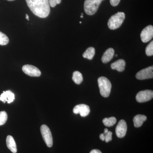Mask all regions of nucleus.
<instances>
[{"label":"nucleus","mask_w":153,"mask_h":153,"mask_svg":"<svg viewBox=\"0 0 153 153\" xmlns=\"http://www.w3.org/2000/svg\"><path fill=\"white\" fill-rule=\"evenodd\" d=\"M120 0H110V2L113 7H116L119 4Z\"/></svg>","instance_id":"obj_25"},{"label":"nucleus","mask_w":153,"mask_h":153,"mask_svg":"<svg viewBox=\"0 0 153 153\" xmlns=\"http://www.w3.org/2000/svg\"><path fill=\"white\" fill-rule=\"evenodd\" d=\"M23 72L31 76H41V71L36 66L33 65H25L22 67Z\"/></svg>","instance_id":"obj_9"},{"label":"nucleus","mask_w":153,"mask_h":153,"mask_svg":"<svg viewBox=\"0 0 153 153\" xmlns=\"http://www.w3.org/2000/svg\"><path fill=\"white\" fill-rule=\"evenodd\" d=\"M136 77L137 79L140 80L152 78L153 77V66H149L140 70L137 73Z\"/></svg>","instance_id":"obj_7"},{"label":"nucleus","mask_w":153,"mask_h":153,"mask_svg":"<svg viewBox=\"0 0 153 153\" xmlns=\"http://www.w3.org/2000/svg\"><path fill=\"white\" fill-rule=\"evenodd\" d=\"M49 5L52 7H54L58 4L61 3V0H48Z\"/></svg>","instance_id":"obj_24"},{"label":"nucleus","mask_w":153,"mask_h":153,"mask_svg":"<svg viewBox=\"0 0 153 153\" xmlns=\"http://www.w3.org/2000/svg\"><path fill=\"white\" fill-rule=\"evenodd\" d=\"M79 23H80V24H81V23H82V22H79Z\"/></svg>","instance_id":"obj_34"},{"label":"nucleus","mask_w":153,"mask_h":153,"mask_svg":"<svg viewBox=\"0 0 153 153\" xmlns=\"http://www.w3.org/2000/svg\"><path fill=\"white\" fill-rule=\"evenodd\" d=\"M90 153H102L98 149H94L92 150L91 152H90Z\"/></svg>","instance_id":"obj_26"},{"label":"nucleus","mask_w":153,"mask_h":153,"mask_svg":"<svg viewBox=\"0 0 153 153\" xmlns=\"http://www.w3.org/2000/svg\"><path fill=\"white\" fill-rule=\"evenodd\" d=\"M41 131L43 139L47 146L52 147L53 146V138L49 128L46 125H43L41 127Z\"/></svg>","instance_id":"obj_5"},{"label":"nucleus","mask_w":153,"mask_h":153,"mask_svg":"<svg viewBox=\"0 0 153 153\" xmlns=\"http://www.w3.org/2000/svg\"><path fill=\"white\" fill-rule=\"evenodd\" d=\"M103 1L104 0H85L84 9L85 13L89 16L94 15Z\"/></svg>","instance_id":"obj_4"},{"label":"nucleus","mask_w":153,"mask_h":153,"mask_svg":"<svg viewBox=\"0 0 153 153\" xmlns=\"http://www.w3.org/2000/svg\"><path fill=\"white\" fill-rule=\"evenodd\" d=\"M95 53V49L93 47H88L85 52L82 54V57L91 60L93 59Z\"/></svg>","instance_id":"obj_17"},{"label":"nucleus","mask_w":153,"mask_h":153,"mask_svg":"<svg viewBox=\"0 0 153 153\" xmlns=\"http://www.w3.org/2000/svg\"><path fill=\"white\" fill-rule=\"evenodd\" d=\"M140 37L143 43H147L152 40L153 37V26L149 25L146 27L142 31Z\"/></svg>","instance_id":"obj_8"},{"label":"nucleus","mask_w":153,"mask_h":153,"mask_svg":"<svg viewBox=\"0 0 153 153\" xmlns=\"http://www.w3.org/2000/svg\"><path fill=\"white\" fill-rule=\"evenodd\" d=\"M9 42V39L5 34L0 32V45H7Z\"/></svg>","instance_id":"obj_20"},{"label":"nucleus","mask_w":153,"mask_h":153,"mask_svg":"<svg viewBox=\"0 0 153 153\" xmlns=\"http://www.w3.org/2000/svg\"><path fill=\"white\" fill-rule=\"evenodd\" d=\"M125 19V14L123 12H118L116 14L111 17L108 26L110 30L117 29L121 26Z\"/></svg>","instance_id":"obj_2"},{"label":"nucleus","mask_w":153,"mask_h":153,"mask_svg":"<svg viewBox=\"0 0 153 153\" xmlns=\"http://www.w3.org/2000/svg\"><path fill=\"white\" fill-rule=\"evenodd\" d=\"M105 142L108 143L109 141L112 140V132L110 131H108L105 134Z\"/></svg>","instance_id":"obj_23"},{"label":"nucleus","mask_w":153,"mask_h":153,"mask_svg":"<svg viewBox=\"0 0 153 153\" xmlns=\"http://www.w3.org/2000/svg\"><path fill=\"white\" fill-rule=\"evenodd\" d=\"M8 116L5 111H0V126L3 125L7 120Z\"/></svg>","instance_id":"obj_21"},{"label":"nucleus","mask_w":153,"mask_h":153,"mask_svg":"<svg viewBox=\"0 0 153 153\" xmlns=\"http://www.w3.org/2000/svg\"><path fill=\"white\" fill-rule=\"evenodd\" d=\"M7 1H15V0H7Z\"/></svg>","instance_id":"obj_30"},{"label":"nucleus","mask_w":153,"mask_h":153,"mask_svg":"<svg viewBox=\"0 0 153 153\" xmlns=\"http://www.w3.org/2000/svg\"><path fill=\"white\" fill-rule=\"evenodd\" d=\"M146 53L148 56H152L153 55V41L150 43L147 46L146 49Z\"/></svg>","instance_id":"obj_22"},{"label":"nucleus","mask_w":153,"mask_h":153,"mask_svg":"<svg viewBox=\"0 0 153 153\" xmlns=\"http://www.w3.org/2000/svg\"><path fill=\"white\" fill-rule=\"evenodd\" d=\"M117 55H115V57H117Z\"/></svg>","instance_id":"obj_33"},{"label":"nucleus","mask_w":153,"mask_h":153,"mask_svg":"<svg viewBox=\"0 0 153 153\" xmlns=\"http://www.w3.org/2000/svg\"><path fill=\"white\" fill-rule=\"evenodd\" d=\"M26 19L28 20V21H29V16L27 14H26Z\"/></svg>","instance_id":"obj_29"},{"label":"nucleus","mask_w":153,"mask_h":153,"mask_svg":"<svg viewBox=\"0 0 153 153\" xmlns=\"http://www.w3.org/2000/svg\"><path fill=\"white\" fill-rule=\"evenodd\" d=\"M100 138L102 141H105V135L104 134H100Z\"/></svg>","instance_id":"obj_27"},{"label":"nucleus","mask_w":153,"mask_h":153,"mask_svg":"<svg viewBox=\"0 0 153 153\" xmlns=\"http://www.w3.org/2000/svg\"><path fill=\"white\" fill-rule=\"evenodd\" d=\"M72 80L77 85L80 84L83 80L82 74L78 71H74L73 73Z\"/></svg>","instance_id":"obj_18"},{"label":"nucleus","mask_w":153,"mask_h":153,"mask_svg":"<svg viewBox=\"0 0 153 153\" xmlns=\"http://www.w3.org/2000/svg\"><path fill=\"white\" fill-rule=\"evenodd\" d=\"M153 97V91L151 90L140 91L137 94L136 99L139 102H144L149 101Z\"/></svg>","instance_id":"obj_6"},{"label":"nucleus","mask_w":153,"mask_h":153,"mask_svg":"<svg viewBox=\"0 0 153 153\" xmlns=\"http://www.w3.org/2000/svg\"><path fill=\"white\" fill-rule=\"evenodd\" d=\"M28 7L34 15L46 18L50 13V6L48 0H26Z\"/></svg>","instance_id":"obj_1"},{"label":"nucleus","mask_w":153,"mask_h":153,"mask_svg":"<svg viewBox=\"0 0 153 153\" xmlns=\"http://www.w3.org/2000/svg\"><path fill=\"white\" fill-rule=\"evenodd\" d=\"M117 122L115 117H112L109 118H105L102 120V123L105 126L107 127H111L114 125Z\"/></svg>","instance_id":"obj_19"},{"label":"nucleus","mask_w":153,"mask_h":153,"mask_svg":"<svg viewBox=\"0 0 153 153\" xmlns=\"http://www.w3.org/2000/svg\"><path fill=\"white\" fill-rule=\"evenodd\" d=\"M6 143L7 148L13 153H16L17 146L13 137L10 135H8L6 139Z\"/></svg>","instance_id":"obj_15"},{"label":"nucleus","mask_w":153,"mask_h":153,"mask_svg":"<svg viewBox=\"0 0 153 153\" xmlns=\"http://www.w3.org/2000/svg\"><path fill=\"white\" fill-rule=\"evenodd\" d=\"M90 112V109L88 105L85 104H79L74 107L73 112L75 114H79L81 117L87 116Z\"/></svg>","instance_id":"obj_11"},{"label":"nucleus","mask_w":153,"mask_h":153,"mask_svg":"<svg viewBox=\"0 0 153 153\" xmlns=\"http://www.w3.org/2000/svg\"><path fill=\"white\" fill-rule=\"evenodd\" d=\"M80 18H83V16H80Z\"/></svg>","instance_id":"obj_31"},{"label":"nucleus","mask_w":153,"mask_h":153,"mask_svg":"<svg viewBox=\"0 0 153 153\" xmlns=\"http://www.w3.org/2000/svg\"><path fill=\"white\" fill-rule=\"evenodd\" d=\"M98 83L101 95L104 97H108L111 88V84L109 79L105 76H101L98 79Z\"/></svg>","instance_id":"obj_3"},{"label":"nucleus","mask_w":153,"mask_h":153,"mask_svg":"<svg viewBox=\"0 0 153 153\" xmlns=\"http://www.w3.org/2000/svg\"><path fill=\"white\" fill-rule=\"evenodd\" d=\"M83 13H81V16H83Z\"/></svg>","instance_id":"obj_32"},{"label":"nucleus","mask_w":153,"mask_h":153,"mask_svg":"<svg viewBox=\"0 0 153 153\" xmlns=\"http://www.w3.org/2000/svg\"><path fill=\"white\" fill-rule=\"evenodd\" d=\"M127 130V126L126 122L121 120L119 122L116 128V134L118 137L123 138L125 136Z\"/></svg>","instance_id":"obj_10"},{"label":"nucleus","mask_w":153,"mask_h":153,"mask_svg":"<svg viewBox=\"0 0 153 153\" xmlns=\"http://www.w3.org/2000/svg\"><path fill=\"white\" fill-rule=\"evenodd\" d=\"M108 130L107 128H105L104 129V133H105V134L106 133H107L108 132Z\"/></svg>","instance_id":"obj_28"},{"label":"nucleus","mask_w":153,"mask_h":153,"mask_svg":"<svg viewBox=\"0 0 153 153\" xmlns=\"http://www.w3.org/2000/svg\"><path fill=\"white\" fill-rule=\"evenodd\" d=\"M146 120V117L144 115H137L134 118V126L136 128L140 127L142 126L144 122H145Z\"/></svg>","instance_id":"obj_16"},{"label":"nucleus","mask_w":153,"mask_h":153,"mask_svg":"<svg viewBox=\"0 0 153 153\" xmlns=\"http://www.w3.org/2000/svg\"><path fill=\"white\" fill-rule=\"evenodd\" d=\"M15 99V94L10 91H3L0 96V101L3 102L4 103L7 102L8 103L13 102Z\"/></svg>","instance_id":"obj_12"},{"label":"nucleus","mask_w":153,"mask_h":153,"mask_svg":"<svg viewBox=\"0 0 153 153\" xmlns=\"http://www.w3.org/2000/svg\"><path fill=\"white\" fill-rule=\"evenodd\" d=\"M126 62L123 59H119L111 63V67L112 69L116 70L119 72L124 71L125 69Z\"/></svg>","instance_id":"obj_13"},{"label":"nucleus","mask_w":153,"mask_h":153,"mask_svg":"<svg viewBox=\"0 0 153 153\" xmlns=\"http://www.w3.org/2000/svg\"><path fill=\"white\" fill-rule=\"evenodd\" d=\"M114 55V50L113 48H109L107 49L102 57V63H106L109 62L113 58Z\"/></svg>","instance_id":"obj_14"}]
</instances>
